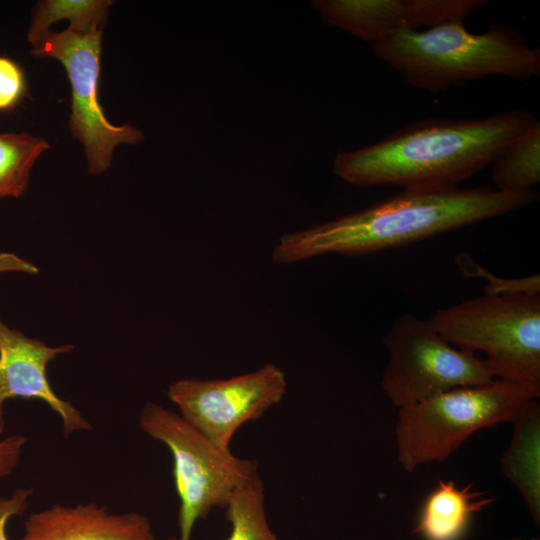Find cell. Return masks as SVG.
<instances>
[{
	"instance_id": "8fae6325",
	"label": "cell",
	"mask_w": 540,
	"mask_h": 540,
	"mask_svg": "<svg viewBox=\"0 0 540 540\" xmlns=\"http://www.w3.org/2000/svg\"><path fill=\"white\" fill-rule=\"evenodd\" d=\"M73 348L50 347L10 328L0 318V435L5 431L4 404L13 398L45 402L61 418L66 438L74 432L93 429L75 406L54 392L47 378L49 362Z\"/></svg>"
},
{
	"instance_id": "2e32d148",
	"label": "cell",
	"mask_w": 540,
	"mask_h": 540,
	"mask_svg": "<svg viewBox=\"0 0 540 540\" xmlns=\"http://www.w3.org/2000/svg\"><path fill=\"white\" fill-rule=\"evenodd\" d=\"M109 0H42L32 10V18L27 32V41L34 44L55 22L69 20V29L88 32L103 28L108 16Z\"/></svg>"
},
{
	"instance_id": "3957f363",
	"label": "cell",
	"mask_w": 540,
	"mask_h": 540,
	"mask_svg": "<svg viewBox=\"0 0 540 540\" xmlns=\"http://www.w3.org/2000/svg\"><path fill=\"white\" fill-rule=\"evenodd\" d=\"M374 54L415 89L446 91L489 77L527 83L540 74V52L504 23L471 33L464 21L402 31L370 44Z\"/></svg>"
},
{
	"instance_id": "7c38bea8",
	"label": "cell",
	"mask_w": 540,
	"mask_h": 540,
	"mask_svg": "<svg viewBox=\"0 0 540 540\" xmlns=\"http://www.w3.org/2000/svg\"><path fill=\"white\" fill-rule=\"evenodd\" d=\"M18 540H156L150 520L138 512L114 513L95 502L59 503L31 513Z\"/></svg>"
},
{
	"instance_id": "ffe728a7",
	"label": "cell",
	"mask_w": 540,
	"mask_h": 540,
	"mask_svg": "<svg viewBox=\"0 0 540 540\" xmlns=\"http://www.w3.org/2000/svg\"><path fill=\"white\" fill-rule=\"evenodd\" d=\"M33 488H16L9 497H0V540H9L6 526L10 518L25 513Z\"/></svg>"
},
{
	"instance_id": "e0dca14e",
	"label": "cell",
	"mask_w": 540,
	"mask_h": 540,
	"mask_svg": "<svg viewBox=\"0 0 540 540\" xmlns=\"http://www.w3.org/2000/svg\"><path fill=\"white\" fill-rule=\"evenodd\" d=\"M47 149L46 140L30 133H0V198L26 191L31 168Z\"/></svg>"
},
{
	"instance_id": "7a4b0ae2",
	"label": "cell",
	"mask_w": 540,
	"mask_h": 540,
	"mask_svg": "<svg viewBox=\"0 0 540 540\" xmlns=\"http://www.w3.org/2000/svg\"><path fill=\"white\" fill-rule=\"evenodd\" d=\"M536 199L534 190L500 191L489 186L403 190L357 212L281 236L272 259L292 263L328 253L378 252L505 215Z\"/></svg>"
},
{
	"instance_id": "ac0fdd59",
	"label": "cell",
	"mask_w": 540,
	"mask_h": 540,
	"mask_svg": "<svg viewBox=\"0 0 540 540\" xmlns=\"http://www.w3.org/2000/svg\"><path fill=\"white\" fill-rule=\"evenodd\" d=\"M225 508L231 524L225 540H280L267 522L264 485L258 474L230 495Z\"/></svg>"
},
{
	"instance_id": "ba28073f",
	"label": "cell",
	"mask_w": 540,
	"mask_h": 540,
	"mask_svg": "<svg viewBox=\"0 0 540 540\" xmlns=\"http://www.w3.org/2000/svg\"><path fill=\"white\" fill-rule=\"evenodd\" d=\"M102 31L101 27L85 33L69 28L62 32L49 30L31 45L33 55L54 58L67 72L72 92L69 129L83 145L92 174L109 168L118 145H134L144 139L138 128L114 125L103 113L98 99Z\"/></svg>"
},
{
	"instance_id": "9c48e42d",
	"label": "cell",
	"mask_w": 540,
	"mask_h": 540,
	"mask_svg": "<svg viewBox=\"0 0 540 540\" xmlns=\"http://www.w3.org/2000/svg\"><path fill=\"white\" fill-rule=\"evenodd\" d=\"M284 371L267 363L256 371L228 379H182L168 387L179 414L213 444L230 449L236 431L256 420L286 393Z\"/></svg>"
},
{
	"instance_id": "603a6c76",
	"label": "cell",
	"mask_w": 540,
	"mask_h": 540,
	"mask_svg": "<svg viewBox=\"0 0 540 540\" xmlns=\"http://www.w3.org/2000/svg\"><path fill=\"white\" fill-rule=\"evenodd\" d=\"M508 540H522V539H519V538H513V539H508ZM531 540H539V539L533 538V539H531Z\"/></svg>"
},
{
	"instance_id": "277c9868",
	"label": "cell",
	"mask_w": 540,
	"mask_h": 540,
	"mask_svg": "<svg viewBox=\"0 0 540 540\" xmlns=\"http://www.w3.org/2000/svg\"><path fill=\"white\" fill-rule=\"evenodd\" d=\"M540 391L505 379L454 388L399 408L395 426L397 460L411 473L447 460L475 432L512 422Z\"/></svg>"
},
{
	"instance_id": "30bf717a",
	"label": "cell",
	"mask_w": 540,
	"mask_h": 540,
	"mask_svg": "<svg viewBox=\"0 0 540 540\" xmlns=\"http://www.w3.org/2000/svg\"><path fill=\"white\" fill-rule=\"evenodd\" d=\"M486 0H315L325 24L370 44L402 31L462 20Z\"/></svg>"
},
{
	"instance_id": "52a82bcc",
	"label": "cell",
	"mask_w": 540,
	"mask_h": 540,
	"mask_svg": "<svg viewBox=\"0 0 540 540\" xmlns=\"http://www.w3.org/2000/svg\"><path fill=\"white\" fill-rule=\"evenodd\" d=\"M382 342L389 357L381 387L398 409L441 392L495 379L484 359L453 346L428 320L410 313L394 320Z\"/></svg>"
},
{
	"instance_id": "4fadbf2b",
	"label": "cell",
	"mask_w": 540,
	"mask_h": 540,
	"mask_svg": "<svg viewBox=\"0 0 540 540\" xmlns=\"http://www.w3.org/2000/svg\"><path fill=\"white\" fill-rule=\"evenodd\" d=\"M493 501L474 491L472 484L459 487L439 479L422 503L413 532L423 540H461L473 516Z\"/></svg>"
},
{
	"instance_id": "5bb4252c",
	"label": "cell",
	"mask_w": 540,
	"mask_h": 540,
	"mask_svg": "<svg viewBox=\"0 0 540 540\" xmlns=\"http://www.w3.org/2000/svg\"><path fill=\"white\" fill-rule=\"evenodd\" d=\"M513 423L512 436L501 456L503 474L522 496L533 520L540 522V404L533 401Z\"/></svg>"
},
{
	"instance_id": "7402d4cb",
	"label": "cell",
	"mask_w": 540,
	"mask_h": 540,
	"mask_svg": "<svg viewBox=\"0 0 540 540\" xmlns=\"http://www.w3.org/2000/svg\"><path fill=\"white\" fill-rule=\"evenodd\" d=\"M22 272L27 274H37L38 268L30 261H27L14 253H0V273Z\"/></svg>"
},
{
	"instance_id": "d6986e66",
	"label": "cell",
	"mask_w": 540,
	"mask_h": 540,
	"mask_svg": "<svg viewBox=\"0 0 540 540\" xmlns=\"http://www.w3.org/2000/svg\"><path fill=\"white\" fill-rule=\"evenodd\" d=\"M26 93L22 68L12 59L0 56V111L14 108Z\"/></svg>"
},
{
	"instance_id": "cb8c5ba5",
	"label": "cell",
	"mask_w": 540,
	"mask_h": 540,
	"mask_svg": "<svg viewBox=\"0 0 540 540\" xmlns=\"http://www.w3.org/2000/svg\"><path fill=\"white\" fill-rule=\"evenodd\" d=\"M168 540H177V538L171 537Z\"/></svg>"
},
{
	"instance_id": "6da1fadb",
	"label": "cell",
	"mask_w": 540,
	"mask_h": 540,
	"mask_svg": "<svg viewBox=\"0 0 540 540\" xmlns=\"http://www.w3.org/2000/svg\"><path fill=\"white\" fill-rule=\"evenodd\" d=\"M515 108L483 118H427L372 145L339 153L333 172L358 186L439 191L490 166L500 150L536 122Z\"/></svg>"
},
{
	"instance_id": "5b68a950",
	"label": "cell",
	"mask_w": 540,
	"mask_h": 540,
	"mask_svg": "<svg viewBox=\"0 0 540 540\" xmlns=\"http://www.w3.org/2000/svg\"><path fill=\"white\" fill-rule=\"evenodd\" d=\"M428 321L453 346L485 354L495 378L540 391V294L484 293Z\"/></svg>"
},
{
	"instance_id": "8992f818",
	"label": "cell",
	"mask_w": 540,
	"mask_h": 540,
	"mask_svg": "<svg viewBox=\"0 0 540 540\" xmlns=\"http://www.w3.org/2000/svg\"><path fill=\"white\" fill-rule=\"evenodd\" d=\"M144 433L164 443L173 458L180 500L177 540H191L195 523L213 508L225 507L230 495L258 474V462L213 444L179 413L154 402L141 409Z\"/></svg>"
},
{
	"instance_id": "9a60e30c",
	"label": "cell",
	"mask_w": 540,
	"mask_h": 540,
	"mask_svg": "<svg viewBox=\"0 0 540 540\" xmlns=\"http://www.w3.org/2000/svg\"><path fill=\"white\" fill-rule=\"evenodd\" d=\"M500 191H529L540 182V123L536 121L508 142L491 163Z\"/></svg>"
},
{
	"instance_id": "44dd1931",
	"label": "cell",
	"mask_w": 540,
	"mask_h": 540,
	"mask_svg": "<svg viewBox=\"0 0 540 540\" xmlns=\"http://www.w3.org/2000/svg\"><path fill=\"white\" fill-rule=\"evenodd\" d=\"M28 438L21 435L6 437L0 441V478L10 475L20 461Z\"/></svg>"
}]
</instances>
